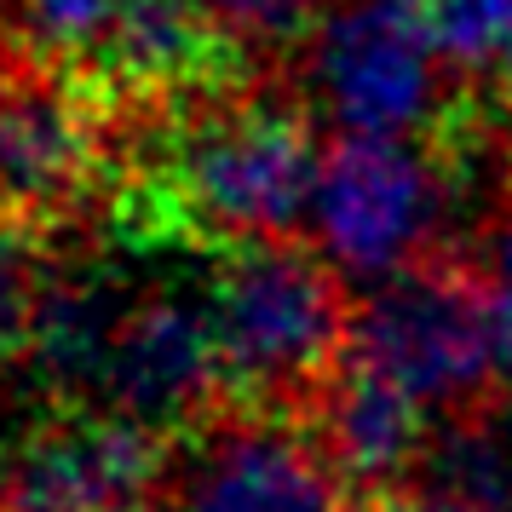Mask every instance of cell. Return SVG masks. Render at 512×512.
Segmentation results:
<instances>
[{"label":"cell","mask_w":512,"mask_h":512,"mask_svg":"<svg viewBox=\"0 0 512 512\" xmlns=\"http://www.w3.org/2000/svg\"><path fill=\"white\" fill-rule=\"evenodd\" d=\"M35 300H41V277H35V265L24 254V236L12 231V219L0 213V363L29 346Z\"/></svg>","instance_id":"17"},{"label":"cell","mask_w":512,"mask_h":512,"mask_svg":"<svg viewBox=\"0 0 512 512\" xmlns=\"http://www.w3.org/2000/svg\"><path fill=\"white\" fill-rule=\"evenodd\" d=\"M484 305H489V340H495V386L512 403V225L489 236L484 248Z\"/></svg>","instance_id":"18"},{"label":"cell","mask_w":512,"mask_h":512,"mask_svg":"<svg viewBox=\"0 0 512 512\" xmlns=\"http://www.w3.org/2000/svg\"><path fill=\"white\" fill-rule=\"evenodd\" d=\"M18 24L47 58H98L116 24V0H18Z\"/></svg>","instance_id":"15"},{"label":"cell","mask_w":512,"mask_h":512,"mask_svg":"<svg viewBox=\"0 0 512 512\" xmlns=\"http://www.w3.org/2000/svg\"><path fill=\"white\" fill-rule=\"evenodd\" d=\"M121 300L110 282L98 277H58L41 282V300H35V328H29V351L35 363L58 380V386H93L104 380V357H110V340L121 328Z\"/></svg>","instance_id":"12"},{"label":"cell","mask_w":512,"mask_h":512,"mask_svg":"<svg viewBox=\"0 0 512 512\" xmlns=\"http://www.w3.org/2000/svg\"><path fill=\"white\" fill-rule=\"evenodd\" d=\"M443 70L432 0H346L311 41V93L340 133L420 139L443 110Z\"/></svg>","instance_id":"4"},{"label":"cell","mask_w":512,"mask_h":512,"mask_svg":"<svg viewBox=\"0 0 512 512\" xmlns=\"http://www.w3.org/2000/svg\"><path fill=\"white\" fill-rule=\"evenodd\" d=\"M219 29L248 47H294L328 18V0H213Z\"/></svg>","instance_id":"16"},{"label":"cell","mask_w":512,"mask_h":512,"mask_svg":"<svg viewBox=\"0 0 512 512\" xmlns=\"http://www.w3.org/2000/svg\"><path fill=\"white\" fill-rule=\"evenodd\" d=\"M185 512H357V484L323 443L259 415L202 443L185 472Z\"/></svg>","instance_id":"8"},{"label":"cell","mask_w":512,"mask_h":512,"mask_svg":"<svg viewBox=\"0 0 512 512\" xmlns=\"http://www.w3.org/2000/svg\"><path fill=\"white\" fill-rule=\"evenodd\" d=\"M213 0H116V24L98 64L133 93H179L208 81L225 58Z\"/></svg>","instance_id":"11"},{"label":"cell","mask_w":512,"mask_h":512,"mask_svg":"<svg viewBox=\"0 0 512 512\" xmlns=\"http://www.w3.org/2000/svg\"><path fill=\"white\" fill-rule=\"evenodd\" d=\"M162 478V432L133 415H70L6 466V512H139Z\"/></svg>","instance_id":"6"},{"label":"cell","mask_w":512,"mask_h":512,"mask_svg":"<svg viewBox=\"0 0 512 512\" xmlns=\"http://www.w3.org/2000/svg\"><path fill=\"white\" fill-rule=\"evenodd\" d=\"M432 443V409L386 374L340 357L323 386V449L351 484L397 495Z\"/></svg>","instance_id":"10"},{"label":"cell","mask_w":512,"mask_h":512,"mask_svg":"<svg viewBox=\"0 0 512 512\" xmlns=\"http://www.w3.org/2000/svg\"><path fill=\"white\" fill-rule=\"evenodd\" d=\"M449 185L415 139L340 133L323 150L311 190V231L334 271L357 282H386L415 271L438 242Z\"/></svg>","instance_id":"3"},{"label":"cell","mask_w":512,"mask_h":512,"mask_svg":"<svg viewBox=\"0 0 512 512\" xmlns=\"http://www.w3.org/2000/svg\"><path fill=\"white\" fill-rule=\"evenodd\" d=\"M225 392L254 409L323 392L346 357L351 311L328 259L288 242H236L208 294Z\"/></svg>","instance_id":"1"},{"label":"cell","mask_w":512,"mask_h":512,"mask_svg":"<svg viewBox=\"0 0 512 512\" xmlns=\"http://www.w3.org/2000/svg\"><path fill=\"white\" fill-rule=\"evenodd\" d=\"M323 150L294 110L236 104L190 121L162 162V213L190 236L277 242L311 213Z\"/></svg>","instance_id":"2"},{"label":"cell","mask_w":512,"mask_h":512,"mask_svg":"<svg viewBox=\"0 0 512 512\" xmlns=\"http://www.w3.org/2000/svg\"><path fill=\"white\" fill-rule=\"evenodd\" d=\"M139 512H150V507H139Z\"/></svg>","instance_id":"19"},{"label":"cell","mask_w":512,"mask_h":512,"mask_svg":"<svg viewBox=\"0 0 512 512\" xmlns=\"http://www.w3.org/2000/svg\"><path fill=\"white\" fill-rule=\"evenodd\" d=\"M98 392L116 415H133L144 426H156V432L196 420L225 392L213 311L179 300V294L133 300L121 311Z\"/></svg>","instance_id":"7"},{"label":"cell","mask_w":512,"mask_h":512,"mask_svg":"<svg viewBox=\"0 0 512 512\" xmlns=\"http://www.w3.org/2000/svg\"><path fill=\"white\" fill-rule=\"evenodd\" d=\"M346 357L386 374L432 415L461 409L495 380L484 282L449 265H415L374 282V294L351 311Z\"/></svg>","instance_id":"5"},{"label":"cell","mask_w":512,"mask_h":512,"mask_svg":"<svg viewBox=\"0 0 512 512\" xmlns=\"http://www.w3.org/2000/svg\"><path fill=\"white\" fill-rule=\"evenodd\" d=\"M449 64L512 87V0H432Z\"/></svg>","instance_id":"14"},{"label":"cell","mask_w":512,"mask_h":512,"mask_svg":"<svg viewBox=\"0 0 512 512\" xmlns=\"http://www.w3.org/2000/svg\"><path fill=\"white\" fill-rule=\"evenodd\" d=\"M93 173V133L70 93L12 81L0 87V213L70 208Z\"/></svg>","instance_id":"9"},{"label":"cell","mask_w":512,"mask_h":512,"mask_svg":"<svg viewBox=\"0 0 512 512\" xmlns=\"http://www.w3.org/2000/svg\"><path fill=\"white\" fill-rule=\"evenodd\" d=\"M392 512H512V443L484 426H449L426 443Z\"/></svg>","instance_id":"13"}]
</instances>
